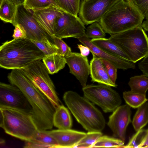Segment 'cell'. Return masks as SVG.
I'll use <instances>...</instances> for the list:
<instances>
[{
  "label": "cell",
  "mask_w": 148,
  "mask_h": 148,
  "mask_svg": "<svg viewBox=\"0 0 148 148\" xmlns=\"http://www.w3.org/2000/svg\"><path fill=\"white\" fill-rule=\"evenodd\" d=\"M10 83L18 87L32 108V115L38 130H51L56 108L48 98L19 69L12 70L7 76Z\"/></svg>",
  "instance_id": "obj_1"
},
{
  "label": "cell",
  "mask_w": 148,
  "mask_h": 148,
  "mask_svg": "<svg viewBox=\"0 0 148 148\" xmlns=\"http://www.w3.org/2000/svg\"><path fill=\"white\" fill-rule=\"evenodd\" d=\"M44 54L32 40L13 39L0 47V66L7 69H20L42 60Z\"/></svg>",
  "instance_id": "obj_2"
},
{
  "label": "cell",
  "mask_w": 148,
  "mask_h": 148,
  "mask_svg": "<svg viewBox=\"0 0 148 148\" xmlns=\"http://www.w3.org/2000/svg\"><path fill=\"white\" fill-rule=\"evenodd\" d=\"M144 18L133 0H118L98 22L110 35L142 26Z\"/></svg>",
  "instance_id": "obj_3"
},
{
  "label": "cell",
  "mask_w": 148,
  "mask_h": 148,
  "mask_svg": "<svg viewBox=\"0 0 148 148\" xmlns=\"http://www.w3.org/2000/svg\"><path fill=\"white\" fill-rule=\"evenodd\" d=\"M63 100L77 121L88 132H101L106 121L101 112L87 98L75 92L64 93Z\"/></svg>",
  "instance_id": "obj_4"
},
{
  "label": "cell",
  "mask_w": 148,
  "mask_h": 148,
  "mask_svg": "<svg viewBox=\"0 0 148 148\" xmlns=\"http://www.w3.org/2000/svg\"><path fill=\"white\" fill-rule=\"evenodd\" d=\"M0 127L8 134L25 141L38 131L32 114L17 109L0 107Z\"/></svg>",
  "instance_id": "obj_5"
},
{
  "label": "cell",
  "mask_w": 148,
  "mask_h": 148,
  "mask_svg": "<svg viewBox=\"0 0 148 148\" xmlns=\"http://www.w3.org/2000/svg\"><path fill=\"white\" fill-rule=\"evenodd\" d=\"M109 38L134 63L148 54V37L142 26L111 34Z\"/></svg>",
  "instance_id": "obj_6"
},
{
  "label": "cell",
  "mask_w": 148,
  "mask_h": 148,
  "mask_svg": "<svg viewBox=\"0 0 148 148\" xmlns=\"http://www.w3.org/2000/svg\"><path fill=\"white\" fill-rule=\"evenodd\" d=\"M21 25L26 33V38L31 40L42 42L49 47L58 50L55 44L53 36L40 25L33 16L32 10L27 9L23 4L17 6L15 19L13 25Z\"/></svg>",
  "instance_id": "obj_7"
},
{
  "label": "cell",
  "mask_w": 148,
  "mask_h": 148,
  "mask_svg": "<svg viewBox=\"0 0 148 148\" xmlns=\"http://www.w3.org/2000/svg\"><path fill=\"white\" fill-rule=\"evenodd\" d=\"M19 69L48 98L56 109L61 105L49 73L41 60Z\"/></svg>",
  "instance_id": "obj_8"
},
{
  "label": "cell",
  "mask_w": 148,
  "mask_h": 148,
  "mask_svg": "<svg viewBox=\"0 0 148 148\" xmlns=\"http://www.w3.org/2000/svg\"><path fill=\"white\" fill-rule=\"evenodd\" d=\"M110 87L102 84H88L82 90L86 98L108 113L113 112L122 103L119 94Z\"/></svg>",
  "instance_id": "obj_9"
},
{
  "label": "cell",
  "mask_w": 148,
  "mask_h": 148,
  "mask_svg": "<svg viewBox=\"0 0 148 148\" xmlns=\"http://www.w3.org/2000/svg\"><path fill=\"white\" fill-rule=\"evenodd\" d=\"M84 25L79 17L64 12L56 20L53 36L61 39H78L86 34Z\"/></svg>",
  "instance_id": "obj_10"
},
{
  "label": "cell",
  "mask_w": 148,
  "mask_h": 148,
  "mask_svg": "<svg viewBox=\"0 0 148 148\" xmlns=\"http://www.w3.org/2000/svg\"><path fill=\"white\" fill-rule=\"evenodd\" d=\"M0 107L19 109L32 114V108L21 90L12 84L0 83Z\"/></svg>",
  "instance_id": "obj_11"
},
{
  "label": "cell",
  "mask_w": 148,
  "mask_h": 148,
  "mask_svg": "<svg viewBox=\"0 0 148 148\" xmlns=\"http://www.w3.org/2000/svg\"><path fill=\"white\" fill-rule=\"evenodd\" d=\"M118 0H81L79 17L85 25L98 22Z\"/></svg>",
  "instance_id": "obj_12"
},
{
  "label": "cell",
  "mask_w": 148,
  "mask_h": 148,
  "mask_svg": "<svg viewBox=\"0 0 148 148\" xmlns=\"http://www.w3.org/2000/svg\"><path fill=\"white\" fill-rule=\"evenodd\" d=\"M131 107L127 104L119 106L109 117L107 125L114 137L125 141L127 127L131 122Z\"/></svg>",
  "instance_id": "obj_13"
},
{
  "label": "cell",
  "mask_w": 148,
  "mask_h": 148,
  "mask_svg": "<svg viewBox=\"0 0 148 148\" xmlns=\"http://www.w3.org/2000/svg\"><path fill=\"white\" fill-rule=\"evenodd\" d=\"M69 68V72L73 75L83 87L86 86L90 72V65L87 56L80 53L72 52L65 57Z\"/></svg>",
  "instance_id": "obj_14"
},
{
  "label": "cell",
  "mask_w": 148,
  "mask_h": 148,
  "mask_svg": "<svg viewBox=\"0 0 148 148\" xmlns=\"http://www.w3.org/2000/svg\"><path fill=\"white\" fill-rule=\"evenodd\" d=\"M78 39L84 46L89 49L93 57L108 61L113 64L117 69L126 70L135 68V63L103 50L94 44L91 41V40L87 37L86 34Z\"/></svg>",
  "instance_id": "obj_15"
},
{
  "label": "cell",
  "mask_w": 148,
  "mask_h": 148,
  "mask_svg": "<svg viewBox=\"0 0 148 148\" xmlns=\"http://www.w3.org/2000/svg\"><path fill=\"white\" fill-rule=\"evenodd\" d=\"M33 11L34 18L49 34L53 36L56 20L63 15L64 12L53 6Z\"/></svg>",
  "instance_id": "obj_16"
},
{
  "label": "cell",
  "mask_w": 148,
  "mask_h": 148,
  "mask_svg": "<svg viewBox=\"0 0 148 148\" xmlns=\"http://www.w3.org/2000/svg\"><path fill=\"white\" fill-rule=\"evenodd\" d=\"M47 132L51 136L56 140L57 148H74L77 144L86 135L82 132L67 130H46Z\"/></svg>",
  "instance_id": "obj_17"
},
{
  "label": "cell",
  "mask_w": 148,
  "mask_h": 148,
  "mask_svg": "<svg viewBox=\"0 0 148 148\" xmlns=\"http://www.w3.org/2000/svg\"><path fill=\"white\" fill-rule=\"evenodd\" d=\"M90 72L91 81L100 84L116 87L117 85L111 80L101 59L93 57L90 63Z\"/></svg>",
  "instance_id": "obj_18"
},
{
  "label": "cell",
  "mask_w": 148,
  "mask_h": 148,
  "mask_svg": "<svg viewBox=\"0 0 148 148\" xmlns=\"http://www.w3.org/2000/svg\"><path fill=\"white\" fill-rule=\"evenodd\" d=\"M53 126L58 129H71L72 120L67 108L62 105L57 108L53 114Z\"/></svg>",
  "instance_id": "obj_19"
},
{
  "label": "cell",
  "mask_w": 148,
  "mask_h": 148,
  "mask_svg": "<svg viewBox=\"0 0 148 148\" xmlns=\"http://www.w3.org/2000/svg\"><path fill=\"white\" fill-rule=\"evenodd\" d=\"M91 41L97 47L110 54L131 61L129 58L123 51L112 41L109 38H104L92 39H91Z\"/></svg>",
  "instance_id": "obj_20"
},
{
  "label": "cell",
  "mask_w": 148,
  "mask_h": 148,
  "mask_svg": "<svg viewBox=\"0 0 148 148\" xmlns=\"http://www.w3.org/2000/svg\"><path fill=\"white\" fill-rule=\"evenodd\" d=\"M42 60L51 74L58 72L64 68L66 63L65 57L57 53L45 56Z\"/></svg>",
  "instance_id": "obj_21"
},
{
  "label": "cell",
  "mask_w": 148,
  "mask_h": 148,
  "mask_svg": "<svg viewBox=\"0 0 148 148\" xmlns=\"http://www.w3.org/2000/svg\"><path fill=\"white\" fill-rule=\"evenodd\" d=\"M0 18L3 22L13 24L17 6L10 0H0Z\"/></svg>",
  "instance_id": "obj_22"
},
{
  "label": "cell",
  "mask_w": 148,
  "mask_h": 148,
  "mask_svg": "<svg viewBox=\"0 0 148 148\" xmlns=\"http://www.w3.org/2000/svg\"><path fill=\"white\" fill-rule=\"evenodd\" d=\"M137 108L132 121L134 128L136 132L148 123V103L145 102Z\"/></svg>",
  "instance_id": "obj_23"
},
{
  "label": "cell",
  "mask_w": 148,
  "mask_h": 148,
  "mask_svg": "<svg viewBox=\"0 0 148 148\" xmlns=\"http://www.w3.org/2000/svg\"><path fill=\"white\" fill-rule=\"evenodd\" d=\"M128 84L131 91L146 95L148 90V77L144 74L132 77Z\"/></svg>",
  "instance_id": "obj_24"
},
{
  "label": "cell",
  "mask_w": 148,
  "mask_h": 148,
  "mask_svg": "<svg viewBox=\"0 0 148 148\" xmlns=\"http://www.w3.org/2000/svg\"><path fill=\"white\" fill-rule=\"evenodd\" d=\"M124 143V141L117 138L102 135L96 141L91 148H123Z\"/></svg>",
  "instance_id": "obj_25"
},
{
  "label": "cell",
  "mask_w": 148,
  "mask_h": 148,
  "mask_svg": "<svg viewBox=\"0 0 148 148\" xmlns=\"http://www.w3.org/2000/svg\"><path fill=\"white\" fill-rule=\"evenodd\" d=\"M123 96L127 104L134 108H138L148 100L146 95L131 90L123 92Z\"/></svg>",
  "instance_id": "obj_26"
},
{
  "label": "cell",
  "mask_w": 148,
  "mask_h": 148,
  "mask_svg": "<svg viewBox=\"0 0 148 148\" xmlns=\"http://www.w3.org/2000/svg\"><path fill=\"white\" fill-rule=\"evenodd\" d=\"M129 144L134 147H148V129L137 132L129 141Z\"/></svg>",
  "instance_id": "obj_27"
},
{
  "label": "cell",
  "mask_w": 148,
  "mask_h": 148,
  "mask_svg": "<svg viewBox=\"0 0 148 148\" xmlns=\"http://www.w3.org/2000/svg\"><path fill=\"white\" fill-rule=\"evenodd\" d=\"M23 4L26 8L33 10L51 6L59 8L55 0H25Z\"/></svg>",
  "instance_id": "obj_28"
},
{
  "label": "cell",
  "mask_w": 148,
  "mask_h": 148,
  "mask_svg": "<svg viewBox=\"0 0 148 148\" xmlns=\"http://www.w3.org/2000/svg\"><path fill=\"white\" fill-rule=\"evenodd\" d=\"M32 140L47 146L48 148H57V143L55 139L45 131L38 130Z\"/></svg>",
  "instance_id": "obj_29"
},
{
  "label": "cell",
  "mask_w": 148,
  "mask_h": 148,
  "mask_svg": "<svg viewBox=\"0 0 148 148\" xmlns=\"http://www.w3.org/2000/svg\"><path fill=\"white\" fill-rule=\"evenodd\" d=\"M102 135L101 132H88L86 136L77 144L74 148H91L96 141Z\"/></svg>",
  "instance_id": "obj_30"
},
{
  "label": "cell",
  "mask_w": 148,
  "mask_h": 148,
  "mask_svg": "<svg viewBox=\"0 0 148 148\" xmlns=\"http://www.w3.org/2000/svg\"><path fill=\"white\" fill-rule=\"evenodd\" d=\"M105 33L99 23L95 22L87 27L86 35L92 39L104 38L106 36Z\"/></svg>",
  "instance_id": "obj_31"
},
{
  "label": "cell",
  "mask_w": 148,
  "mask_h": 148,
  "mask_svg": "<svg viewBox=\"0 0 148 148\" xmlns=\"http://www.w3.org/2000/svg\"><path fill=\"white\" fill-rule=\"evenodd\" d=\"M53 37L54 44L58 49V54L65 57L72 52L71 48L62 39L53 36Z\"/></svg>",
  "instance_id": "obj_32"
},
{
  "label": "cell",
  "mask_w": 148,
  "mask_h": 148,
  "mask_svg": "<svg viewBox=\"0 0 148 148\" xmlns=\"http://www.w3.org/2000/svg\"><path fill=\"white\" fill-rule=\"evenodd\" d=\"M106 68L109 77L112 82L115 84L117 78V68L110 62L104 59H101Z\"/></svg>",
  "instance_id": "obj_33"
},
{
  "label": "cell",
  "mask_w": 148,
  "mask_h": 148,
  "mask_svg": "<svg viewBox=\"0 0 148 148\" xmlns=\"http://www.w3.org/2000/svg\"><path fill=\"white\" fill-rule=\"evenodd\" d=\"M133 0L144 18L148 21V0Z\"/></svg>",
  "instance_id": "obj_34"
},
{
  "label": "cell",
  "mask_w": 148,
  "mask_h": 148,
  "mask_svg": "<svg viewBox=\"0 0 148 148\" xmlns=\"http://www.w3.org/2000/svg\"><path fill=\"white\" fill-rule=\"evenodd\" d=\"M59 8L63 12L76 16L69 0H55Z\"/></svg>",
  "instance_id": "obj_35"
},
{
  "label": "cell",
  "mask_w": 148,
  "mask_h": 148,
  "mask_svg": "<svg viewBox=\"0 0 148 148\" xmlns=\"http://www.w3.org/2000/svg\"><path fill=\"white\" fill-rule=\"evenodd\" d=\"M32 41L43 52L45 56L55 53H57V51L56 50L49 47L41 42L37 41Z\"/></svg>",
  "instance_id": "obj_36"
},
{
  "label": "cell",
  "mask_w": 148,
  "mask_h": 148,
  "mask_svg": "<svg viewBox=\"0 0 148 148\" xmlns=\"http://www.w3.org/2000/svg\"><path fill=\"white\" fill-rule=\"evenodd\" d=\"M14 26L15 29L12 36L14 39L26 38V33L23 27L19 24H16Z\"/></svg>",
  "instance_id": "obj_37"
},
{
  "label": "cell",
  "mask_w": 148,
  "mask_h": 148,
  "mask_svg": "<svg viewBox=\"0 0 148 148\" xmlns=\"http://www.w3.org/2000/svg\"><path fill=\"white\" fill-rule=\"evenodd\" d=\"M138 67L143 74L148 77V54L138 63Z\"/></svg>",
  "instance_id": "obj_38"
},
{
  "label": "cell",
  "mask_w": 148,
  "mask_h": 148,
  "mask_svg": "<svg viewBox=\"0 0 148 148\" xmlns=\"http://www.w3.org/2000/svg\"><path fill=\"white\" fill-rule=\"evenodd\" d=\"M69 1L75 15L77 16V14H79L80 9V0H69Z\"/></svg>",
  "instance_id": "obj_39"
},
{
  "label": "cell",
  "mask_w": 148,
  "mask_h": 148,
  "mask_svg": "<svg viewBox=\"0 0 148 148\" xmlns=\"http://www.w3.org/2000/svg\"><path fill=\"white\" fill-rule=\"evenodd\" d=\"M78 47L79 49L81 54L84 56H87L90 51L89 49L86 46H84L81 44H78Z\"/></svg>",
  "instance_id": "obj_40"
},
{
  "label": "cell",
  "mask_w": 148,
  "mask_h": 148,
  "mask_svg": "<svg viewBox=\"0 0 148 148\" xmlns=\"http://www.w3.org/2000/svg\"><path fill=\"white\" fill-rule=\"evenodd\" d=\"M13 2L16 5L18 6L23 4L25 0H10Z\"/></svg>",
  "instance_id": "obj_41"
},
{
  "label": "cell",
  "mask_w": 148,
  "mask_h": 148,
  "mask_svg": "<svg viewBox=\"0 0 148 148\" xmlns=\"http://www.w3.org/2000/svg\"><path fill=\"white\" fill-rule=\"evenodd\" d=\"M142 28L146 31L148 32V21H144L142 24Z\"/></svg>",
  "instance_id": "obj_42"
},
{
  "label": "cell",
  "mask_w": 148,
  "mask_h": 148,
  "mask_svg": "<svg viewBox=\"0 0 148 148\" xmlns=\"http://www.w3.org/2000/svg\"><path fill=\"white\" fill-rule=\"evenodd\" d=\"M5 143V141L3 139H0V145H1V144L2 145H4Z\"/></svg>",
  "instance_id": "obj_43"
}]
</instances>
